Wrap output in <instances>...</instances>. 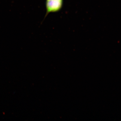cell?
<instances>
[{
    "label": "cell",
    "instance_id": "1",
    "mask_svg": "<svg viewBox=\"0 0 121 121\" xmlns=\"http://www.w3.org/2000/svg\"><path fill=\"white\" fill-rule=\"evenodd\" d=\"M64 0H46V14L44 19L50 13L59 12L62 8Z\"/></svg>",
    "mask_w": 121,
    "mask_h": 121
}]
</instances>
